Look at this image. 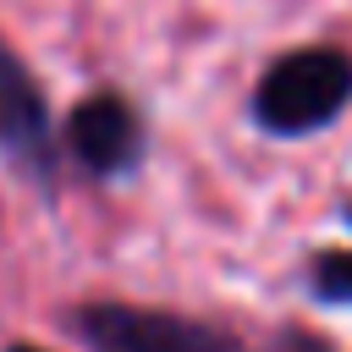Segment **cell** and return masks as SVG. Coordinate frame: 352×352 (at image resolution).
Wrapping results in <instances>:
<instances>
[{"label":"cell","instance_id":"6da1fadb","mask_svg":"<svg viewBox=\"0 0 352 352\" xmlns=\"http://www.w3.org/2000/svg\"><path fill=\"white\" fill-rule=\"evenodd\" d=\"M352 104V55L341 44H302L264 66L253 82V121L270 138H308L324 132Z\"/></svg>","mask_w":352,"mask_h":352},{"label":"cell","instance_id":"7a4b0ae2","mask_svg":"<svg viewBox=\"0 0 352 352\" xmlns=\"http://www.w3.org/2000/svg\"><path fill=\"white\" fill-rule=\"evenodd\" d=\"M72 330L88 352H248L209 319L138 302H82L72 308Z\"/></svg>","mask_w":352,"mask_h":352},{"label":"cell","instance_id":"3957f363","mask_svg":"<svg viewBox=\"0 0 352 352\" xmlns=\"http://www.w3.org/2000/svg\"><path fill=\"white\" fill-rule=\"evenodd\" d=\"M0 160L44 187L55 182V165H60V132H55L50 99L33 66L6 44V33H0Z\"/></svg>","mask_w":352,"mask_h":352},{"label":"cell","instance_id":"277c9868","mask_svg":"<svg viewBox=\"0 0 352 352\" xmlns=\"http://www.w3.org/2000/svg\"><path fill=\"white\" fill-rule=\"evenodd\" d=\"M60 143L66 154L88 170V176H132L143 165V148H148V126L138 116V104L116 88H94L82 94L72 110H66V126H60Z\"/></svg>","mask_w":352,"mask_h":352},{"label":"cell","instance_id":"5b68a950","mask_svg":"<svg viewBox=\"0 0 352 352\" xmlns=\"http://www.w3.org/2000/svg\"><path fill=\"white\" fill-rule=\"evenodd\" d=\"M346 220H352V209H346ZM308 292H314V302L352 308V248H324V253H314V264H308Z\"/></svg>","mask_w":352,"mask_h":352},{"label":"cell","instance_id":"8992f818","mask_svg":"<svg viewBox=\"0 0 352 352\" xmlns=\"http://www.w3.org/2000/svg\"><path fill=\"white\" fill-rule=\"evenodd\" d=\"M275 352H336V346H330L324 336H314V330H297V324H292V330H280V336H275Z\"/></svg>","mask_w":352,"mask_h":352},{"label":"cell","instance_id":"52a82bcc","mask_svg":"<svg viewBox=\"0 0 352 352\" xmlns=\"http://www.w3.org/2000/svg\"><path fill=\"white\" fill-rule=\"evenodd\" d=\"M6 352H44V346H28V341H11Z\"/></svg>","mask_w":352,"mask_h":352}]
</instances>
